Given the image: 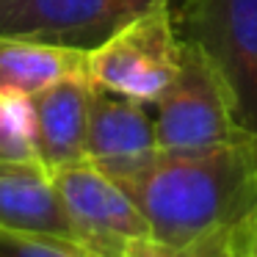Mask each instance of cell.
I'll return each instance as SVG.
<instances>
[{
    "mask_svg": "<svg viewBox=\"0 0 257 257\" xmlns=\"http://www.w3.org/2000/svg\"><path fill=\"white\" fill-rule=\"evenodd\" d=\"M86 64L89 53L83 50L0 36V97L31 100L58 80L86 75Z\"/></svg>",
    "mask_w": 257,
    "mask_h": 257,
    "instance_id": "cell-10",
    "label": "cell"
},
{
    "mask_svg": "<svg viewBox=\"0 0 257 257\" xmlns=\"http://www.w3.org/2000/svg\"><path fill=\"white\" fill-rule=\"evenodd\" d=\"M113 180L147 218L150 238L194 243L257 213V136L202 152H158Z\"/></svg>",
    "mask_w": 257,
    "mask_h": 257,
    "instance_id": "cell-1",
    "label": "cell"
},
{
    "mask_svg": "<svg viewBox=\"0 0 257 257\" xmlns=\"http://www.w3.org/2000/svg\"><path fill=\"white\" fill-rule=\"evenodd\" d=\"M254 216L243 224H235V227L221 229V232L205 235V238L185 243V246H169L155 238H141L130 246L124 257H243L246 238H249Z\"/></svg>",
    "mask_w": 257,
    "mask_h": 257,
    "instance_id": "cell-11",
    "label": "cell"
},
{
    "mask_svg": "<svg viewBox=\"0 0 257 257\" xmlns=\"http://www.w3.org/2000/svg\"><path fill=\"white\" fill-rule=\"evenodd\" d=\"M31 144V105L28 100H6L0 97V169L34 163ZM39 163V161H36Z\"/></svg>",
    "mask_w": 257,
    "mask_h": 257,
    "instance_id": "cell-12",
    "label": "cell"
},
{
    "mask_svg": "<svg viewBox=\"0 0 257 257\" xmlns=\"http://www.w3.org/2000/svg\"><path fill=\"white\" fill-rule=\"evenodd\" d=\"M94 83L86 75L64 78L28 100L31 105V144L34 155L47 172L89 161V113Z\"/></svg>",
    "mask_w": 257,
    "mask_h": 257,
    "instance_id": "cell-7",
    "label": "cell"
},
{
    "mask_svg": "<svg viewBox=\"0 0 257 257\" xmlns=\"http://www.w3.org/2000/svg\"><path fill=\"white\" fill-rule=\"evenodd\" d=\"M169 0H0V36L91 53Z\"/></svg>",
    "mask_w": 257,
    "mask_h": 257,
    "instance_id": "cell-5",
    "label": "cell"
},
{
    "mask_svg": "<svg viewBox=\"0 0 257 257\" xmlns=\"http://www.w3.org/2000/svg\"><path fill=\"white\" fill-rule=\"evenodd\" d=\"M0 229L78 243L53 174L36 161L0 169Z\"/></svg>",
    "mask_w": 257,
    "mask_h": 257,
    "instance_id": "cell-9",
    "label": "cell"
},
{
    "mask_svg": "<svg viewBox=\"0 0 257 257\" xmlns=\"http://www.w3.org/2000/svg\"><path fill=\"white\" fill-rule=\"evenodd\" d=\"M183 61L172 6H158L119 28L89 53L86 75L102 91L155 105L174 83Z\"/></svg>",
    "mask_w": 257,
    "mask_h": 257,
    "instance_id": "cell-3",
    "label": "cell"
},
{
    "mask_svg": "<svg viewBox=\"0 0 257 257\" xmlns=\"http://www.w3.org/2000/svg\"><path fill=\"white\" fill-rule=\"evenodd\" d=\"M227 86L194 45L183 42V61L174 83L155 102L158 152H202L246 139Z\"/></svg>",
    "mask_w": 257,
    "mask_h": 257,
    "instance_id": "cell-4",
    "label": "cell"
},
{
    "mask_svg": "<svg viewBox=\"0 0 257 257\" xmlns=\"http://www.w3.org/2000/svg\"><path fill=\"white\" fill-rule=\"evenodd\" d=\"M0 257H91V254L72 240L0 229Z\"/></svg>",
    "mask_w": 257,
    "mask_h": 257,
    "instance_id": "cell-13",
    "label": "cell"
},
{
    "mask_svg": "<svg viewBox=\"0 0 257 257\" xmlns=\"http://www.w3.org/2000/svg\"><path fill=\"white\" fill-rule=\"evenodd\" d=\"M172 17L221 75L240 127L257 136V0H185Z\"/></svg>",
    "mask_w": 257,
    "mask_h": 257,
    "instance_id": "cell-2",
    "label": "cell"
},
{
    "mask_svg": "<svg viewBox=\"0 0 257 257\" xmlns=\"http://www.w3.org/2000/svg\"><path fill=\"white\" fill-rule=\"evenodd\" d=\"M50 174L72 221L75 240L91 257H124L136 240L150 238L147 218L130 194L94 163L83 161Z\"/></svg>",
    "mask_w": 257,
    "mask_h": 257,
    "instance_id": "cell-6",
    "label": "cell"
},
{
    "mask_svg": "<svg viewBox=\"0 0 257 257\" xmlns=\"http://www.w3.org/2000/svg\"><path fill=\"white\" fill-rule=\"evenodd\" d=\"M158 155L155 116L144 102L94 86L86 158L111 177L127 174Z\"/></svg>",
    "mask_w": 257,
    "mask_h": 257,
    "instance_id": "cell-8",
    "label": "cell"
},
{
    "mask_svg": "<svg viewBox=\"0 0 257 257\" xmlns=\"http://www.w3.org/2000/svg\"><path fill=\"white\" fill-rule=\"evenodd\" d=\"M243 257H257V216L251 221V229H249V238H246V251Z\"/></svg>",
    "mask_w": 257,
    "mask_h": 257,
    "instance_id": "cell-14",
    "label": "cell"
}]
</instances>
